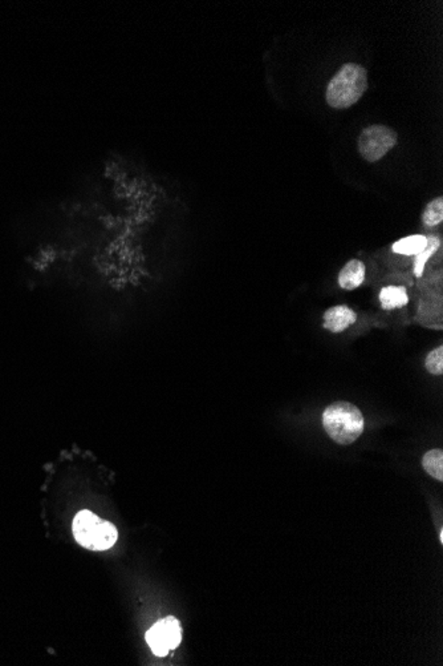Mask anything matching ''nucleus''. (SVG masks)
<instances>
[{
    "mask_svg": "<svg viewBox=\"0 0 443 666\" xmlns=\"http://www.w3.org/2000/svg\"><path fill=\"white\" fill-rule=\"evenodd\" d=\"M380 302L384 310H394L406 306L409 297L402 286H386L380 291Z\"/></svg>",
    "mask_w": 443,
    "mask_h": 666,
    "instance_id": "obj_8",
    "label": "nucleus"
},
{
    "mask_svg": "<svg viewBox=\"0 0 443 666\" xmlns=\"http://www.w3.org/2000/svg\"><path fill=\"white\" fill-rule=\"evenodd\" d=\"M422 467L430 477L438 482L443 480V452L442 449H432L425 454L422 459Z\"/></svg>",
    "mask_w": 443,
    "mask_h": 666,
    "instance_id": "obj_10",
    "label": "nucleus"
},
{
    "mask_svg": "<svg viewBox=\"0 0 443 666\" xmlns=\"http://www.w3.org/2000/svg\"><path fill=\"white\" fill-rule=\"evenodd\" d=\"M426 370L433 374V375H442L443 374V348L439 346V348H435L433 350L427 358H426Z\"/></svg>",
    "mask_w": 443,
    "mask_h": 666,
    "instance_id": "obj_13",
    "label": "nucleus"
},
{
    "mask_svg": "<svg viewBox=\"0 0 443 666\" xmlns=\"http://www.w3.org/2000/svg\"><path fill=\"white\" fill-rule=\"evenodd\" d=\"M72 529L80 546L90 551H107L119 538L117 528L88 509L80 511L75 516Z\"/></svg>",
    "mask_w": 443,
    "mask_h": 666,
    "instance_id": "obj_3",
    "label": "nucleus"
},
{
    "mask_svg": "<svg viewBox=\"0 0 443 666\" xmlns=\"http://www.w3.org/2000/svg\"><path fill=\"white\" fill-rule=\"evenodd\" d=\"M368 90V72L363 66L348 63L337 71L326 87V103L335 110L351 108Z\"/></svg>",
    "mask_w": 443,
    "mask_h": 666,
    "instance_id": "obj_1",
    "label": "nucleus"
},
{
    "mask_svg": "<svg viewBox=\"0 0 443 666\" xmlns=\"http://www.w3.org/2000/svg\"><path fill=\"white\" fill-rule=\"evenodd\" d=\"M439 245H441L439 239H435V237H427L426 248L420 254H417L415 261H414V273H415L417 277H421L424 274L425 265L427 264L429 259L437 251V249L439 248Z\"/></svg>",
    "mask_w": 443,
    "mask_h": 666,
    "instance_id": "obj_11",
    "label": "nucleus"
},
{
    "mask_svg": "<svg viewBox=\"0 0 443 666\" xmlns=\"http://www.w3.org/2000/svg\"><path fill=\"white\" fill-rule=\"evenodd\" d=\"M356 319L357 316L352 308L345 305H338L325 311L324 328L331 333H343L355 323Z\"/></svg>",
    "mask_w": 443,
    "mask_h": 666,
    "instance_id": "obj_6",
    "label": "nucleus"
},
{
    "mask_svg": "<svg viewBox=\"0 0 443 666\" xmlns=\"http://www.w3.org/2000/svg\"><path fill=\"white\" fill-rule=\"evenodd\" d=\"M323 427L336 443L348 446L355 443L364 431V417L355 405L336 402L323 412Z\"/></svg>",
    "mask_w": 443,
    "mask_h": 666,
    "instance_id": "obj_2",
    "label": "nucleus"
},
{
    "mask_svg": "<svg viewBox=\"0 0 443 666\" xmlns=\"http://www.w3.org/2000/svg\"><path fill=\"white\" fill-rule=\"evenodd\" d=\"M397 132L386 125H370L361 132L358 137V152L368 162H377L383 159L397 144Z\"/></svg>",
    "mask_w": 443,
    "mask_h": 666,
    "instance_id": "obj_4",
    "label": "nucleus"
},
{
    "mask_svg": "<svg viewBox=\"0 0 443 666\" xmlns=\"http://www.w3.org/2000/svg\"><path fill=\"white\" fill-rule=\"evenodd\" d=\"M365 279V265L358 259H351L338 274V283L344 290H355Z\"/></svg>",
    "mask_w": 443,
    "mask_h": 666,
    "instance_id": "obj_7",
    "label": "nucleus"
},
{
    "mask_svg": "<svg viewBox=\"0 0 443 666\" xmlns=\"http://www.w3.org/2000/svg\"><path fill=\"white\" fill-rule=\"evenodd\" d=\"M427 245V239L424 236L415 234V236H409L393 244L394 253L404 254V256H417L420 254Z\"/></svg>",
    "mask_w": 443,
    "mask_h": 666,
    "instance_id": "obj_9",
    "label": "nucleus"
},
{
    "mask_svg": "<svg viewBox=\"0 0 443 666\" xmlns=\"http://www.w3.org/2000/svg\"><path fill=\"white\" fill-rule=\"evenodd\" d=\"M146 641L156 656H166L170 650L179 647L182 641V629L179 621L173 616L158 621L149 629Z\"/></svg>",
    "mask_w": 443,
    "mask_h": 666,
    "instance_id": "obj_5",
    "label": "nucleus"
},
{
    "mask_svg": "<svg viewBox=\"0 0 443 666\" xmlns=\"http://www.w3.org/2000/svg\"><path fill=\"white\" fill-rule=\"evenodd\" d=\"M442 219L443 199L442 197H438V199H433L432 202L427 204L424 214H422V221H424L426 227L433 228V227L439 225L442 222Z\"/></svg>",
    "mask_w": 443,
    "mask_h": 666,
    "instance_id": "obj_12",
    "label": "nucleus"
}]
</instances>
